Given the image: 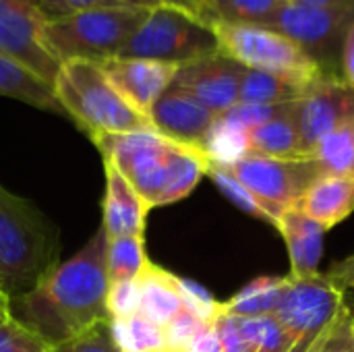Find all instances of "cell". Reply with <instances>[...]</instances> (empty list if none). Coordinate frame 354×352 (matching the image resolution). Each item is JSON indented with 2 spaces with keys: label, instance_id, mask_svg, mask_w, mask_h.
Returning <instances> with one entry per match:
<instances>
[{
  "label": "cell",
  "instance_id": "cell-31",
  "mask_svg": "<svg viewBox=\"0 0 354 352\" xmlns=\"http://www.w3.org/2000/svg\"><path fill=\"white\" fill-rule=\"evenodd\" d=\"M205 326L207 322H203L189 309H183L168 326L162 328L164 340H166V352H187L191 342L199 336V332Z\"/></svg>",
  "mask_w": 354,
  "mask_h": 352
},
{
  "label": "cell",
  "instance_id": "cell-28",
  "mask_svg": "<svg viewBox=\"0 0 354 352\" xmlns=\"http://www.w3.org/2000/svg\"><path fill=\"white\" fill-rule=\"evenodd\" d=\"M207 176L216 183V187L236 205V207H241L243 212H247L249 216H253V218H257V220H263V222H268V224H272L274 228H276V222H274V218L263 210V205L226 170V166H222V164H218V162H209V168H207Z\"/></svg>",
  "mask_w": 354,
  "mask_h": 352
},
{
  "label": "cell",
  "instance_id": "cell-4",
  "mask_svg": "<svg viewBox=\"0 0 354 352\" xmlns=\"http://www.w3.org/2000/svg\"><path fill=\"white\" fill-rule=\"evenodd\" d=\"M56 102L91 141L104 135L153 129L149 118L131 108L108 81L100 62L66 60L52 83Z\"/></svg>",
  "mask_w": 354,
  "mask_h": 352
},
{
  "label": "cell",
  "instance_id": "cell-44",
  "mask_svg": "<svg viewBox=\"0 0 354 352\" xmlns=\"http://www.w3.org/2000/svg\"><path fill=\"white\" fill-rule=\"evenodd\" d=\"M110 4L114 6H127V8H153L158 6L160 2L158 0H108Z\"/></svg>",
  "mask_w": 354,
  "mask_h": 352
},
{
  "label": "cell",
  "instance_id": "cell-39",
  "mask_svg": "<svg viewBox=\"0 0 354 352\" xmlns=\"http://www.w3.org/2000/svg\"><path fill=\"white\" fill-rule=\"evenodd\" d=\"M340 79L354 89V23L348 25L340 48Z\"/></svg>",
  "mask_w": 354,
  "mask_h": 352
},
{
  "label": "cell",
  "instance_id": "cell-38",
  "mask_svg": "<svg viewBox=\"0 0 354 352\" xmlns=\"http://www.w3.org/2000/svg\"><path fill=\"white\" fill-rule=\"evenodd\" d=\"M100 6H114V4H110L108 0H39L37 4L46 21L62 19V17L89 10V8H100Z\"/></svg>",
  "mask_w": 354,
  "mask_h": 352
},
{
  "label": "cell",
  "instance_id": "cell-21",
  "mask_svg": "<svg viewBox=\"0 0 354 352\" xmlns=\"http://www.w3.org/2000/svg\"><path fill=\"white\" fill-rule=\"evenodd\" d=\"M0 95L19 100L39 110L62 112L52 85L29 71L25 64L4 54H0Z\"/></svg>",
  "mask_w": 354,
  "mask_h": 352
},
{
  "label": "cell",
  "instance_id": "cell-35",
  "mask_svg": "<svg viewBox=\"0 0 354 352\" xmlns=\"http://www.w3.org/2000/svg\"><path fill=\"white\" fill-rule=\"evenodd\" d=\"M139 311H141V284H139V280L112 282L108 288L110 319L133 317Z\"/></svg>",
  "mask_w": 354,
  "mask_h": 352
},
{
  "label": "cell",
  "instance_id": "cell-9",
  "mask_svg": "<svg viewBox=\"0 0 354 352\" xmlns=\"http://www.w3.org/2000/svg\"><path fill=\"white\" fill-rule=\"evenodd\" d=\"M344 309V290L328 274L317 272L307 278L290 276L274 319L295 340L292 352H307Z\"/></svg>",
  "mask_w": 354,
  "mask_h": 352
},
{
  "label": "cell",
  "instance_id": "cell-29",
  "mask_svg": "<svg viewBox=\"0 0 354 352\" xmlns=\"http://www.w3.org/2000/svg\"><path fill=\"white\" fill-rule=\"evenodd\" d=\"M247 330H249V336H251L253 352L295 351V340L284 332V328L274 317H253V319H247Z\"/></svg>",
  "mask_w": 354,
  "mask_h": 352
},
{
  "label": "cell",
  "instance_id": "cell-19",
  "mask_svg": "<svg viewBox=\"0 0 354 352\" xmlns=\"http://www.w3.org/2000/svg\"><path fill=\"white\" fill-rule=\"evenodd\" d=\"M249 154L276 160H305L297 122V102L280 116L255 127L247 137Z\"/></svg>",
  "mask_w": 354,
  "mask_h": 352
},
{
  "label": "cell",
  "instance_id": "cell-15",
  "mask_svg": "<svg viewBox=\"0 0 354 352\" xmlns=\"http://www.w3.org/2000/svg\"><path fill=\"white\" fill-rule=\"evenodd\" d=\"M216 118L212 110L172 85L149 110V122L160 135L193 147H203Z\"/></svg>",
  "mask_w": 354,
  "mask_h": 352
},
{
  "label": "cell",
  "instance_id": "cell-42",
  "mask_svg": "<svg viewBox=\"0 0 354 352\" xmlns=\"http://www.w3.org/2000/svg\"><path fill=\"white\" fill-rule=\"evenodd\" d=\"M160 4H166V6H174V8H180L201 21L207 23V12H205V2L203 0H158Z\"/></svg>",
  "mask_w": 354,
  "mask_h": 352
},
{
  "label": "cell",
  "instance_id": "cell-3",
  "mask_svg": "<svg viewBox=\"0 0 354 352\" xmlns=\"http://www.w3.org/2000/svg\"><path fill=\"white\" fill-rule=\"evenodd\" d=\"M58 266V232L35 205L0 185V276L10 299Z\"/></svg>",
  "mask_w": 354,
  "mask_h": 352
},
{
  "label": "cell",
  "instance_id": "cell-27",
  "mask_svg": "<svg viewBox=\"0 0 354 352\" xmlns=\"http://www.w3.org/2000/svg\"><path fill=\"white\" fill-rule=\"evenodd\" d=\"M149 259L145 255L143 237H118L108 239V280H139Z\"/></svg>",
  "mask_w": 354,
  "mask_h": 352
},
{
  "label": "cell",
  "instance_id": "cell-47",
  "mask_svg": "<svg viewBox=\"0 0 354 352\" xmlns=\"http://www.w3.org/2000/svg\"><path fill=\"white\" fill-rule=\"evenodd\" d=\"M0 288L4 290V284H2V276H0Z\"/></svg>",
  "mask_w": 354,
  "mask_h": 352
},
{
  "label": "cell",
  "instance_id": "cell-23",
  "mask_svg": "<svg viewBox=\"0 0 354 352\" xmlns=\"http://www.w3.org/2000/svg\"><path fill=\"white\" fill-rule=\"evenodd\" d=\"M309 89L311 87L299 81L286 79V77L245 68L243 79H241V89H239V102L243 104H290V102H299L301 98H305Z\"/></svg>",
  "mask_w": 354,
  "mask_h": 352
},
{
  "label": "cell",
  "instance_id": "cell-2",
  "mask_svg": "<svg viewBox=\"0 0 354 352\" xmlns=\"http://www.w3.org/2000/svg\"><path fill=\"white\" fill-rule=\"evenodd\" d=\"M93 143L104 164H112L149 210L191 195L212 162L203 147L176 143L156 129L104 135Z\"/></svg>",
  "mask_w": 354,
  "mask_h": 352
},
{
  "label": "cell",
  "instance_id": "cell-8",
  "mask_svg": "<svg viewBox=\"0 0 354 352\" xmlns=\"http://www.w3.org/2000/svg\"><path fill=\"white\" fill-rule=\"evenodd\" d=\"M222 166H226V170L263 205L274 218L276 228L280 216L297 207L305 191L322 176L313 158L276 160L245 154L232 164Z\"/></svg>",
  "mask_w": 354,
  "mask_h": 352
},
{
  "label": "cell",
  "instance_id": "cell-12",
  "mask_svg": "<svg viewBox=\"0 0 354 352\" xmlns=\"http://www.w3.org/2000/svg\"><path fill=\"white\" fill-rule=\"evenodd\" d=\"M297 122L303 151L311 158L326 135L354 122V89L340 77H324L297 102Z\"/></svg>",
  "mask_w": 354,
  "mask_h": 352
},
{
  "label": "cell",
  "instance_id": "cell-17",
  "mask_svg": "<svg viewBox=\"0 0 354 352\" xmlns=\"http://www.w3.org/2000/svg\"><path fill=\"white\" fill-rule=\"evenodd\" d=\"M278 230L286 243L290 259V276L307 278L319 272L324 255L326 228L307 218L299 207L284 212L278 220Z\"/></svg>",
  "mask_w": 354,
  "mask_h": 352
},
{
  "label": "cell",
  "instance_id": "cell-37",
  "mask_svg": "<svg viewBox=\"0 0 354 352\" xmlns=\"http://www.w3.org/2000/svg\"><path fill=\"white\" fill-rule=\"evenodd\" d=\"M214 326H216V332L222 342V352H253L245 317L220 313L216 317Z\"/></svg>",
  "mask_w": 354,
  "mask_h": 352
},
{
  "label": "cell",
  "instance_id": "cell-43",
  "mask_svg": "<svg viewBox=\"0 0 354 352\" xmlns=\"http://www.w3.org/2000/svg\"><path fill=\"white\" fill-rule=\"evenodd\" d=\"M301 4L322 6V8H338V10H354V0H295Z\"/></svg>",
  "mask_w": 354,
  "mask_h": 352
},
{
  "label": "cell",
  "instance_id": "cell-32",
  "mask_svg": "<svg viewBox=\"0 0 354 352\" xmlns=\"http://www.w3.org/2000/svg\"><path fill=\"white\" fill-rule=\"evenodd\" d=\"M307 352H354V315L346 307Z\"/></svg>",
  "mask_w": 354,
  "mask_h": 352
},
{
  "label": "cell",
  "instance_id": "cell-7",
  "mask_svg": "<svg viewBox=\"0 0 354 352\" xmlns=\"http://www.w3.org/2000/svg\"><path fill=\"white\" fill-rule=\"evenodd\" d=\"M218 52L212 25L174 6H153L118 56L187 64Z\"/></svg>",
  "mask_w": 354,
  "mask_h": 352
},
{
  "label": "cell",
  "instance_id": "cell-13",
  "mask_svg": "<svg viewBox=\"0 0 354 352\" xmlns=\"http://www.w3.org/2000/svg\"><path fill=\"white\" fill-rule=\"evenodd\" d=\"M243 73L245 66L216 52L180 64L174 75L172 87L189 93L216 116H222L234 104H239Z\"/></svg>",
  "mask_w": 354,
  "mask_h": 352
},
{
  "label": "cell",
  "instance_id": "cell-34",
  "mask_svg": "<svg viewBox=\"0 0 354 352\" xmlns=\"http://www.w3.org/2000/svg\"><path fill=\"white\" fill-rule=\"evenodd\" d=\"M292 104L295 102H290V104H243V102H239L228 112H224L222 118L239 124L241 129H245L249 133L251 129L284 114Z\"/></svg>",
  "mask_w": 354,
  "mask_h": 352
},
{
  "label": "cell",
  "instance_id": "cell-48",
  "mask_svg": "<svg viewBox=\"0 0 354 352\" xmlns=\"http://www.w3.org/2000/svg\"><path fill=\"white\" fill-rule=\"evenodd\" d=\"M353 176H354V168H353Z\"/></svg>",
  "mask_w": 354,
  "mask_h": 352
},
{
  "label": "cell",
  "instance_id": "cell-1",
  "mask_svg": "<svg viewBox=\"0 0 354 352\" xmlns=\"http://www.w3.org/2000/svg\"><path fill=\"white\" fill-rule=\"evenodd\" d=\"M108 288V234L100 226L75 257L50 270L31 290L10 299V311L17 322L56 346L110 319Z\"/></svg>",
  "mask_w": 354,
  "mask_h": 352
},
{
  "label": "cell",
  "instance_id": "cell-20",
  "mask_svg": "<svg viewBox=\"0 0 354 352\" xmlns=\"http://www.w3.org/2000/svg\"><path fill=\"white\" fill-rule=\"evenodd\" d=\"M141 284V315L158 328L168 326L183 309V299L176 288V276L156 263H147L139 278Z\"/></svg>",
  "mask_w": 354,
  "mask_h": 352
},
{
  "label": "cell",
  "instance_id": "cell-33",
  "mask_svg": "<svg viewBox=\"0 0 354 352\" xmlns=\"http://www.w3.org/2000/svg\"><path fill=\"white\" fill-rule=\"evenodd\" d=\"M176 288L178 295L183 299L185 309H189L191 313H195L197 317H201L203 322L212 324L216 322V317L222 313V303L216 301L203 286H199L197 282H191L187 278H178L176 276Z\"/></svg>",
  "mask_w": 354,
  "mask_h": 352
},
{
  "label": "cell",
  "instance_id": "cell-26",
  "mask_svg": "<svg viewBox=\"0 0 354 352\" xmlns=\"http://www.w3.org/2000/svg\"><path fill=\"white\" fill-rule=\"evenodd\" d=\"M112 336L122 352H166L162 328L141 313L122 319H110Z\"/></svg>",
  "mask_w": 354,
  "mask_h": 352
},
{
  "label": "cell",
  "instance_id": "cell-45",
  "mask_svg": "<svg viewBox=\"0 0 354 352\" xmlns=\"http://www.w3.org/2000/svg\"><path fill=\"white\" fill-rule=\"evenodd\" d=\"M10 317H12V311H10V295L0 288V326H4Z\"/></svg>",
  "mask_w": 354,
  "mask_h": 352
},
{
  "label": "cell",
  "instance_id": "cell-30",
  "mask_svg": "<svg viewBox=\"0 0 354 352\" xmlns=\"http://www.w3.org/2000/svg\"><path fill=\"white\" fill-rule=\"evenodd\" d=\"M50 352H122L118 349L114 336H112V326L110 319L97 322L91 328L83 330L81 334L52 346Z\"/></svg>",
  "mask_w": 354,
  "mask_h": 352
},
{
  "label": "cell",
  "instance_id": "cell-40",
  "mask_svg": "<svg viewBox=\"0 0 354 352\" xmlns=\"http://www.w3.org/2000/svg\"><path fill=\"white\" fill-rule=\"evenodd\" d=\"M187 352H222V342H220V336L216 332L214 322L207 324L199 332V336L191 342V346L187 349Z\"/></svg>",
  "mask_w": 354,
  "mask_h": 352
},
{
  "label": "cell",
  "instance_id": "cell-25",
  "mask_svg": "<svg viewBox=\"0 0 354 352\" xmlns=\"http://www.w3.org/2000/svg\"><path fill=\"white\" fill-rule=\"evenodd\" d=\"M322 176H348L354 168V122L326 135L313 149Z\"/></svg>",
  "mask_w": 354,
  "mask_h": 352
},
{
  "label": "cell",
  "instance_id": "cell-41",
  "mask_svg": "<svg viewBox=\"0 0 354 352\" xmlns=\"http://www.w3.org/2000/svg\"><path fill=\"white\" fill-rule=\"evenodd\" d=\"M328 276H330L332 282H334L338 288H342L344 293H346L348 288H353L354 293V253L353 255H348L346 259H342L340 263H336V266L328 272Z\"/></svg>",
  "mask_w": 354,
  "mask_h": 352
},
{
  "label": "cell",
  "instance_id": "cell-46",
  "mask_svg": "<svg viewBox=\"0 0 354 352\" xmlns=\"http://www.w3.org/2000/svg\"><path fill=\"white\" fill-rule=\"evenodd\" d=\"M12 2H21V4H31V6H37L39 0H12Z\"/></svg>",
  "mask_w": 354,
  "mask_h": 352
},
{
  "label": "cell",
  "instance_id": "cell-22",
  "mask_svg": "<svg viewBox=\"0 0 354 352\" xmlns=\"http://www.w3.org/2000/svg\"><path fill=\"white\" fill-rule=\"evenodd\" d=\"M290 276H263L247 284L230 301L222 303V313L236 317H274L286 293Z\"/></svg>",
  "mask_w": 354,
  "mask_h": 352
},
{
  "label": "cell",
  "instance_id": "cell-36",
  "mask_svg": "<svg viewBox=\"0 0 354 352\" xmlns=\"http://www.w3.org/2000/svg\"><path fill=\"white\" fill-rule=\"evenodd\" d=\"M50 349L52 346L48 342L15 317L0 326V352H50Z\"/></svg>",
  "mask_w": 354,
  "mask_h": 352
},
{
  "label": "cell",
  "instance_id": "cell-16",
  "mask_svg": "<svg viewBox=\"0 0 354 352\" xmlns=\"http://www.w3.org/2000/svg\"><path fill=\"white\" fill-rule=\"evenodd\" d=\"M104 172H106V197H104L102 226L106 228L108 239L143 237L149 207L112 164H104Z\"/></svg>",
  "mask_w": 354,
  "mask_h": 352
},
{
  "label": "cell",
  "instance_id": "cell-10",
  "mask_svg": "<svg viewBox=\"0 0 354 352\" xmlns=\"http://www.w3.org/2000/svg\"><path fill=\"white\" fill-rule=\"evenodd\" d=\"M351 23H354V10L284 0L268 27L301 46L328 75L340 77V48Z\"/></svg>",
  "mask_w": 354,
  "mask_h": 352
},
{
  "label": "cell",
  "instance_id": "cell-5",
  "mask_svg": "<svg viewBox=\"0 0 354 352\" xmlns=\"http://www.w3.org/2000/svg\"><path fill=\"white\" fill-rule=\"evenodd\" d=\"M149 10L100 6L62 19H52L44 23L41 41L60 64L66 60L104 62L120 54Z\"/></svg>",
  "mask_w": 354,
  "mask_h": 352
},
{
  "label": "cell",
  "instance_id": "cell-11",
  "mask_svg": "<svg viewBox=\"0 0 354 352\" xmlns=\"http://www.w3.org/2000/svg\"><path fill=\"white\" fill-rule=\"evenodd\" d=\"M44 23L46 19L37 6L0 0V54L25 64L52 85L60 62L41 41Z\"/></svg>",
  "mask_w": 354,
  "mask_h": 352
},
{
  "label": "cell",
  "instance_id": "cell-6",
  "mask_svg": "<svg viewBox=\"0 0 354 352\" xmlns=\"http://www.w3.org/2000/svg\"><path fill=\"white\" fill-rule=\"evenodd\" d=\"M212 31L218 41V52L245 68L286 77L307 87L328 77L301 46L270 27L218 21L212 23Z\"/></svg>",
  "mask_w": 354,
  "mask_h": 352
},
{
  "label": "cell",
  "instance_id": "cell-24",
  "mask_svg": "<svg viewBox=\"0 0 354 352\" xmlns=\"http://www.w3.org/2000/svg\"><path fill=\"white\" fill-rule=\"evenodd\" d=\"M207 23H239L268 27L284 0H203Z\"/></svg>",
  "mask_w": 354,
  "mask_h": 352
},
{
  "label": "cell",
  "instance_id": "cell-18",
  "mask_svg": "<svg viewBox=\"0 0 354 352\" xmlns=\"http://www.w3.org/2000/svg\"><path fill=\"white\" fill-rule=\"evenodd\" d=\"M297 207L326 230L334 228L354 212V176H319Z\"/></svg>",
  "mask_w": 354,
  "mask_h": 352
},
{
  "label": "cell",
  "instance_id": "cell-14",
  "mask_svg": "<svg viewBox=\"0 0 354 352\" xmlns=\"http://www.w3.org/2000/svg\"><path fill=\"white\" fill-rule=\"evenodd\" d=\"M108 81L122 95V100L139 114L149 118V110L172 85L178 64L114 56L100 62Z\"/></svg>",
  "mask_w": 354,
  "mask_h": 352
}]
</instances>
